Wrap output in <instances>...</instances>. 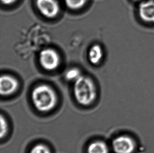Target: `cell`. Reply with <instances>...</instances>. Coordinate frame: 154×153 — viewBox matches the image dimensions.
<instances>
[{
	"instance_id": "8992f818",
	"label": "cell",
	"mask_w": 154,
	"mask_h": 153,
	"mask_svg": "<svg viewBox=\"0 0 154 153\" xmlns=\"http://www.w3.org/2000/svg\"><path fill=\"white\" fill-rule=\"evenodd\" d=\"M36 5L41 14L48 18L56 17L60 10L57 0H36Z\"/></svg>"
},
{
	"instance_id": "ba28073f",
	"label": "cell",
	"mask_w": 154,
	"mask_h": 153,
	"mask_svg": "<svg viewBox=\"0 0 154 153\" xmlns=\"http://www.w3.org/2000/svg\"><path fill=\"white\" fill-rule=\"evenodd\" d=\"M103 56V52L102 48L100 47V45L95 44L92 46L91 47L88 54V60L92 64H98L102 60Z\"/></svg>"
},
{
	"instance_id": "4fadbf2b",
	"label": "cell",
	"mask_w": 154,
	"mask_h": 153,
	"mask_svg": "<svg viewBox=\"0 0 154 153\" xmlns=\"http://www.w3.org/2000/svg\"><path fill=\"white\" fill-rule=\"evenodd\" d=\"M8 131V124L5 118L1 116V137L5 136Z\"/></svg>"
},
{
	"instance_id": "9a60e30c",
	"label": "cell",
	"mask_w": 154,
	"mask_h": 153,
	"mask_svg": "<svg viewBox=\"0 0 154 153\" xmlns=\"http://www.w3.org/2000/svg\"><path fill=\"white\" fill-rule=\"evenodd\" d=\"M133 2H135V3H137L138 4L140 3V2L143 1L144 0H131Z\"/></svg>"
},
{
	"instance_id": "5bb4252c",
	"label": "cell",
	"mask_w": 154,
	"mask_h": 153,
	"mask_svg": "<svg viewBox=\"0 0 154 153\" xmlns=\"http://www.w3.org/2000/svg\"><path fill=\"white\" fill-rule=\"evenodd\" d=\"M17 0H1L2 3L5 5H10L16 2Z\"/></svg>"
},
{
	"instance_id": "7c38bea8",
	"label": "cell",
	"mask_w": 154,
	"mask_h": 153,
	"mask_svg": "<svg viewBox=\"0 0 154 153\" xmlns=\"http://www.w3.org/2000/svg\"><path fill=\"white\" fill-rule=\"evenodd\" d=\"M30 153H51V151L45 145L38 144L33 147Z\"/></svg>"
},
{
	"instance_id": "277c9868",
	"label": "cell",
	"mask_w": 154,
	"mask_h": 153,
	"mask_svg": "<svg viewBox=\"0 0 154 153\" xmlns=\"http://www.w3.org/2000/svg\"><path fill=\"white\" fill-rule=\"evenodd\" d=\"M112 148L115 153H133L136 148V143L133 137L123 135L113 140Z\"/></svg>"
},
{
	"instance_id": "8fae6325",
	"label": "cell",
	"mask_w": 154,
	"mask_h": 153,
	"mask_svg": "<svg viewBox=\"0 0 154 153\" xmlns=\"http://www.w3.org/2000/svg\"><path fill=\"white\" fill-rule=\"evenodd\" d=\"M81 76L80 71L77 68H72L67 71L65 77L66 80L69 81L76 80L79 76Z\"/></svg>"
},
{
	"instance_id": "3957f363",
	"label": "cell",
	"mask_w": 154,
	"mask_h": 153,
	"mask_svg": "<svg viewBox=\"0 0 154 153\" xmlns=\"http://www.w3.org/2000/svg\"><path fill=\"white\" fill-rule=\"evenodd\" d=\"M39 62L41 66L47 70H54L60 63V58L55 50L47 48L42 50L39 54Z\"/></svg>"
},
{
	"instance_id": "7a4b0ae2",
	"label": "cell",
	"mask_w": 154,
	"mask_h": 153,
	"mask_svg": "<svg viewBox=\"0 0 154 153\" xmlns=\"http://www.w3.org/2000/svg\"><path fill=\"white\" fill-rule=\"evenodd\" d=\"M74 82L73 91L77 101L84 106L92 104L96 97V87L93 81L81 76Z\"/></svg>"
},
{
	"instance_id": "30bf717a",
	"label": "cell",
	"mask_w": 154,
	"mask_h": 153,
	"mask_svg": "<svg viewBox=\"0 0 154 153\" xmlns=\"http://www.w3.org/2000/svg\"><path fill=\"white\" fill-rule=\"evenodd\" d=\"M88 0H64L67 7L72 10H78L85 5Z\"/></svg>"
},
{
	"instance_id": "52a82bcc",
	"label": "cell",
	"mask_w": 154,
	"mask_h": 153,
	"mask_svg": "<svg viewBox=\"0 0 154 153\" xmlns=\"http://www.w3.org/2000/svg\"><path fill=\"white\" fill-rule=\"evenodd\" d=\"M19 86L16 79L9 75H3L0 78V92L1 95H8L14 93Z\"/></svg>"
},
{
	"instance_id": "5b68a950",
	"label": "cell",
	"mask_w": 154,
	"mask_h": 153,
	"mask_svg": "<svg viewBox=\"0 0 154 153\" xmlns=\"http://www.w3.org/2000/svg\"><path fill=\"white\" fill-rule=\"evenodd\" d=\"M137 14L144 23L154 25V0H144L138 3Z\"/></svg>"
},
{
	"instance_id": "9c48e42d",
	"label": "cell",
	"mask_w": 154,
	"mask_h": 153,
	"mask_svg": "<svg viewBox=\"0 0 154 153\" xmlns=\"http://www.w3.org/2000/svg\"><path fill=\"white\" fill-rule=\"evenodd\" d=\"M88 153H108L109 148L106 143L102 141H95L90 144Z\"/></svg>"
},
{
	"instance_id": "6da1fadb",
	"label": "cell",
	"mask_w": 154,
	"mask_h": 153,
	"mask_svg": "<svg viewBox=\"0 0 154 153\" xmlns=\"http://www.w3.org/2000/svg\"><path fill=\"white\" fill-rule=\"evenodd\" d=\"M34 106L38 111L45 112L52 110L56 106V93L49 86L41 85L36 87L32 93Z\"/></svg>"
}]
</instances>
